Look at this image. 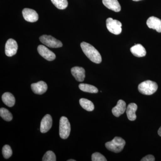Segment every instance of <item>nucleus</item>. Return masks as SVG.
<instances>
[{
	"label": "nucleus",
	"mask_w": 161,
	"mask_h": 161,
	"mask_svg": "<svg viewBox=\"0 0 161 161\" xmlns=\"http://www.w3.org/2000/svg\"><path fill=\"white\" fill-rule=\"evenodd\" d=\"M125 145V141L123 139L116 136L112 141L107 142L105 147L110 151L117 153L123 150Z\"/></svg>",
	"instance_id": "obj_3"
},
{
	"label": "nucleus",
	"mask_w": 161,
	"mask_h": 161,
	"mask_svg": "<svg viewBox=\"0 0 161 161\" xmlns=\"http://www.w3.org/2000/svg\"><path fill=\"white\" fill-rule=\"evenodd\" d=\"M3 102L8 107L14 106L15 103V99L14 96L9 92L4 93L2 96Z\"/></svg>",
	"instance_id": "obj_18"
},
{
	"label": "nucleus",
	"mask_w": 161,
	"mask_h": 161,
	"mask_svg": "<svg viewBox=\"0 0 161 161\" xmlns=\"http://www.w3.org/2000/svg\"><path fill=\"white\" fill-rule=\"evenodd\" d=\"M51 2L58 9H66L68 5L67 0H51Z\"/></svg>",
	"instance_id": "obj_22"
},
{
	"label": "nucleus",
	"mask_w": 161,
	"mask_h": 161,
	"mask_svg": "<svg viewBox=\"0 0 161 161\" xmlns=\"http://www.w3.org/2000/svg\"><path fill=\"white\" fill-rule=\"evenodd\" d=\"M72 75L75 79L79 82H82L85 78V70L84 69L80 67L76 66L72 68L71 69Z\"/></svg>",
	"instance_id": "obj_13"
},
{
	"label": "nucleus",
	"mask_w": 161,
	"mask_h": 161,
	"mask_svg": "<svg viewBox=\"0 0 161 161\" xmlns=\"http://www.w3.org/2000/svg\"><path fill=\"white\" fill-rule=\"evenodd\" d=\"M71 131V126L69 121L67 117L62 116L60 119L59 126V134L60 137L66 139L69 136Z\"/></svg>",
	"instance_id": "obj_4"
},
{
	"label": "nucleus",
	"mask_w": 161,
	"mask_h": 161,
	"mask_svg": "<svg viewBox=\"0 0 161 161\" xmlns=\"http://www.w3.org/2000/svg\"><path fill=\"white\" fill-rule=\"evenodd\" d=\"M137 109V106L135 103H131L126 108L127 117L129 120H135L136 118V112Z\"/></svg>",
	"instance_id": "obj_17"
},
{
	"label": "nucleus",
	"mask_w": 161,
	"mask_h": 161,
	"mask_svg": "<svg viewBox=\"0 0 161 161\" xmlns=\"http://www.w3.org/2000/svg\"><path fill=\"white\" fill-rule=\"evenodd\" d=\"M40 40L41 43L51 48H59L63 46L61 41L52 36L43 35L40 37Z\"/></svg>",
	"instance_id": "obj_5"
},
{
	"label": "nucleus",
	"mask_w": 161,
	"mask_h": 161,
	"mask_svg": "<svg viewBox=\"0 0 161 161\" xmlns=\"http://www.w3.org/2000/svg\"><path fill=\"white\" fill-rule=\"evenodd\" d=\"M18 46L15 40L9 39L7 40L5 45V53L8 57L14 56L17 52Z\"/></svg>",
	"instance_id": "obj_7"
},
{
	"label": "nucleus",
	"mask_w": 161,
	"mask_h": 161,
	"mask_svg": "<svg viewBox=\"0 0 161 161\" xmlns=\"http://www.w3.org/2000/svg\"><path fill=\"white\" fill-rule=\"evenodd\" d=\"M132 1H135V2H138V1H141V0H132Z\"/></svg>",
	"instance_id": "obj_29"
},
{
	"label": "nucleus",
	"mask_w": 161,
	"mask_h": 161,
	"mask_svg": "<svg viewBox=\"0 0 161 161\" xmlns=\"http://www.w3.org/2000/svg\"><path fill=\"white\" fill-rule=\"evenodd\" d=\"M76 160H74V159H69V160H68V161H75Z\"/></svg>",
	"instance_id": "obj_28"
},
{
	"label": "nucleus",
	"mask_w": 161,
	"mask_h": 161,
	"mask_svg": "<svg viewBox=\"0 0 161 161\" xmlns=\"http://www.w3.org/2000/svg\"><path fill=\"white\" fill-rule=\"evenodd\" d=\"M102 2L107 8L112 11L119 12L121 10V6L118 0H102Z\"/></svg>",
	"instance_id": "obj_15"
},
{
	"label": "nucleus",
	"mask_w": 161,
	"mask_h": 161,
	"mask_svg": "<svg viewBox=\"0 0 161 161\" xmlns=\"http://www.w3.org/2000/svg\"><path fill=\"white\" fill-rule=\"evenodd\" d=\"M80 47L85 54L92 62L96 64H100L102 62L100 54L91 44L83 42L80 43Z\"/></svg>",
	"instance_id": "obj_1"
},
{
	"label": "nucleus",
	"mask_w": 161,
	"mask_h": 161,
	"mask_svg": "<svg viewBox=\"0 0 161 161\" xmlns=\"http://www.w3.org/2000/svg\"><path fill=\"white\" fill-rule=\"evenodd\" d=\"M141 161H155V158L154 156L152 155H148L144 157L141 159Z\"/></svg>",
	"instance_id": "obj_26"
},
{
	"label": "nucleus",
	"mask_w": 161,
	"mask_h": 161,
	"mask_svg": "<svg viewBox=\"0 0 161 161\" xmlns=\"http://www.w3.org/2000/svg\"><path fill=\"white\" fill-rule=\"evenodd\" d=\"M92 161H107V159L100 153L95 152L92 155Z\"/></svg>",
	"instance_id": "obj_25"
},
{
	"label": "nucleus",
	"mask_w": 161,
	"mask_h": 161,
	"mask_svg": "<svg viewBox=\"0 0 161 161\" xmlns=\"http://www.w3.org/2000/svg\"><path fill=\"white\" fill-rule=\"evenodd\" d=\"M106 26L108 30L116 35L120 34L122 31V24L118 20L109 18L106 20Z\"/></svg>",
	"instance_id": "obj_6"
},
{
	"label": "nucleus",
	"mask_w": 161,
	"mask_h": 161,
	"mask_svg": "<svg viewBox=\"0 0 161 161\" xmlns=\"http://www.w3.org/2000/svg\"><path fill=\"white\" fill-rule=\"evenodd\" d=\"M126 110V104L124 101L119 100L117 105L112 109V114L116 117H119L120 115L124 114Z\"/></svg>",
	"instance_id": "obj_14"
},
{
	"label": "nucleus",
	"mask_w": 161,
	"mask_h": 161,
	"mask_svg": "<svg viewBox=\"0 0 161 161\" xmlns=\"http://www.w3.org/2000/svg\"><path fill=\"white\" fill-rule=\"evenodd\" d=\"M79 89L82 92L90 93H97L98 90L96 87L87 84L81 83L79 84Z\"/></svg>",
	"instance_id": "obj_20"
},
{
	"label": "nucleus",
	"mask_w": 161,
	"mask_h": 161,
	"mask_svg": "<svg viewBox=\"0 0 161 161\" xmlns=\"http://www.w3.org/2000/svg\"><path fill=\"white\" fill-rule=\"evenodd\" d=\"M158 134L159 136H161V127L158 130Z\"/></svg>",
	"instance_id": "obj_27"
},
{
	"label": "nucleus",
	"mask_w": 161,
	"mask_h": 161,
	"mask_svg": "<svg viewBox=\"0 0 161 161\" xmlns=\"http://www.w3.org/2000/svg\"><path fill=\"white\" fill-rule=\"evenodd\" d=\"M22 13L24 19L27 22L34 23L39 19V15L37 13L34 9L25 8L23 9Z\"/></svg>",
	"instance_id": "obj_9"
},
{
	"label": "nucleus",
	"mask_w": 161,
	"mask_h": 161,
	"mask_svg": "<svg viewBox=\"0 0 161 161\" xmlns=\"http://www.w3.org/2000/svg\"><path fill=\"white\" fill-rule=\"evenodd\" d=\"M32 91L37 95H42L46 92L47 89V84L43 81H40L37 83H32L31 85Z\"/></svg>",
	"instance_id": "obj_11"
},
{
	"label": "nucleus",
	"mask_w": 161,
	"mask_h": 161,
	"mask_svg": "<svg viewBox=\"0 0 161 161\" xmlns=\"http://www.w3.org/2000/svg\"><path fill=\"white\" fill-rule=\"evenodd\" d=\"M0 115L3 119L7 121H10L13 119V115L11 113L9 110L5 108L0 109Z\"/></svg>",
	"instance_id": "obj_21"
},
{
	"label": "nucleus",
	"mask_w": 161,
	"mask_h": 161,
	"mask_svg": "<svg viewBox=\"0 0 161 161\" xmlns=\"http://www.w3.org/2000/svg\"><path fill=\"white\" fill-rule=\"evenodd\" d=\"M79 103L81 107L85 110L92 112L95 108L94 104L91 101L87 99L86 98H81L79 100Z\"/></svg>",
	"instance_id": "obj_19"
},
{
	"label": "nucleus",
	"mask_w": 161,
	"mask_h": 161,
	"mask_svg": "<svg viewBox=\"0 0 161 161\" xmlns=\"http://www.w3.org/2000/svg\"><path fill=\"white\" fill-rule=\"evenodd\" d=\"M147 26L150 29L155 30L158 32H161V20L155 17H150L147 20Z\"/></svg>",
	"instance_id": "obj_12"
},
{
	"label": "nucleus",
	"mask_w": 161,
	"mask_h": 161,
	"mask_svg": "<svg viewBox=\"0 0 161 161\" xmlns=\"http://www.w3.org/2000/svg\"><path fill=\"white\" fill-rule=\"evenodd\" d=\"M37 50L40 56L48 61H53L56 59V56L54 53L44 45H39L38 47Z\"/></svg>",
	"instance_id": "obj_8"
},
{
	"label": "nucleus",
	"mask_w": 161,
	"mask_h": 161,
	"mask_svg": "<svg viewBox=\"0 0 161 161\" xmlns=\"http://www.w3.org/2000/svg\"><path fill=\"white\" fill-rule=\"evenodd\" d=\"M56 156L53 151H48L45 153L43 158V161H56Z\"/></svg>",
	"instance_id": "obj_24"
},
{
	"label": "nucleus",
	"mask_w": 161,
	"mask_h": 161,
	"mask_svg": "<svg viewBox=\"0 0 161 161\" xmlns=\"http://www.w3.org/2000/svg\"><path fill=\"white\" fill-rule=\"evenodd\" d=\"M158 88L157 84L154 81L147 80L142 82L138 85L139 92L145 95H150L154 94Z\"/></svg>",
	"instance_id": "obj_2"
},
{
	"label": "nucleus",
	"mask_w": 161,
	"mask_h": 161,
	"mask_svg": "<svg viewBox=\"0 0 161 161\" xmlns=\"http://www.w3.org/2000/svg\"><path fill=\"white\" fill-rule=\"evenodd\" d=\"M131 53L135 57L142 58L145 57L147 54L146 49L141 44H136L130 48Z\"/></svg>",
	"instance_id": "obj_16"
},
{
	"label": "nucleus",
	"mask_w": 161,
	"mask_h": 161,
	"mask_svg": "<svg viewBox=\"0 0 161 161\" xmlns=\"http://www.w3.org/2000/svg\"><path fill=\"white\" fill-rule=\"evenodd\" d=\"M53 125V119L52 116L49 114H47L43 118L40 123V132L42 133H46L48 132Z\"/></svg>",
	"instance_id": "obj_10"
},
{
	"label": "nucleus",
	"mask_w": 161,
	"mask_h": 161,
	"mask_svg": "<svg viewBox=\"0 0 161 161\" xmlns=\"http://www.w3.org/2000/svg\"><path fill=\"white\" fill-rule=\"evenodd\" d=\"M12 150L9 145H5L3 148V154L4 158L8 159L12 155Z\"/></svg>",
	"instance_id": "obj_23"
}]
</instances>
